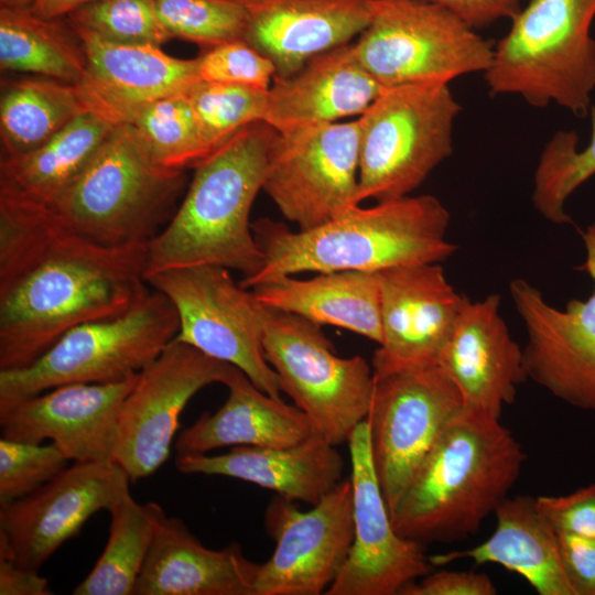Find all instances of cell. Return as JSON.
I'll use <instances>...</instances> for the list:
<instances>
[{
  "label": "cell",
  "instance_id": "52a82bcc",
  "mask_svg": "<svg viewBox=\"0 0 595 595\" xmlns=\"http://www.w3.org/2000/svg\"><path fill=\"white\" fill-rule=\"evenodd\" d=\"M176 311L149 289L125 312L63 334L32 364L0 370V409L67 383H116L136 377L175 338Z\"/></svg>",
  "mask_w": 595,
  "mask_h": 595
},
{
  "label": "cell",
  "instance_id": "d4e9b609",
  "mask_svg": "<svg viewBox=\"0 0 595 595\" xmlns=\"http://www.w3.org/2000/svg\"><path fill=\"white\" fill-rule=\"evenodd\" d=\"M260 565L238 542L209 549L183 520L165 515L133 595H255Z\"/></svg>",
  "mask_w": 595,
  "mask_h": 595
},
{
  "label": "cell",
  "instance_id": "f35d334b",
  "mask_svg": "<svg viewBox=\"0 0 595 595\" xmlns=\"http://www.w3.org/2000/svg\"><path fill=\"white\" fill-rule=\"evenodd\" d=\"M69 461L54 444L0 439V506L23 498L62 473Z\"/></svg>",
  "mask_w": 595,
  "mask_h": 595
},
{
  "label": "cell",
  "instance_id": "d6986e66",
  "mask_svg": "<svg viewBox=\"0 0 595 595\" xmlns=\"http://www.w3.org/2000/svg\"><path fill=\"white\" fill-rule=\"evenodd\" d=\"M382 342L374 376L436 366L466 296L455 291L440 263L378 271Z\"/></svg>",
  "mask_w": 595,
  "mask_h": 595
},
{
  "label": "cell",
  "instance_id": "e575fe53",
  "mask_svg": "<svg viewBox=\"0 0 595 595\" xmlns=\"http://www.w3.org/2000/svg\"><path fill=\"white\" fill-rule=\"evenodd\" d=\"M591 138L586 147H577L574 131H558L545 144L533 177L532 203L547 220L573 223L565 210L567 198L595 174V107L592 106Z\"/></svg>",
  "mask_w": 595,
  "mask_h": 595
},
{
  "label": "cell",
  "instance_id": "603a6c76",
  "mask_svg": "<svg viewBox=\"0 0 595 595\" xmlns=\"http://www.w3.org/2000/svg\"><path fill=\"white\" fill-rule=\"evenodd\" d=\"M385 87L363 66L354 42L320 52L291 75L274 77L262 121L278 132L359 117Z\"/></svg>",
  "mask_w": 595,
  "mask_h": 595
},
{
  "label": "cell",
  "instance_id": "7402d4cb",
  "mask_svg": "<svg viewBox=\"0 0 595 595\" xmlns=\"http://www.w3.org/2000/svg\"><path fill=\"white\" fill-rule=\"evenodd\" d=\"M246 11V42L269 57L275 77L294 73L311 56L358 37L372 0H232ZM274 79V78H273Z\"/></svg>",
  "mask_w": 595,
  "mask_h": 595
},
{
  "label": "cell",
  "instance_id": "8fae6325",
  "mask_svg": "<svg viewBox=\"0 0 595 595\" xmlns=\"http://www.w3.org/2000/svg\"><path fill=\"white\" fill-rule=\"evenodd\" d=\"M164 294L178 318L175 339L240 369L261 391L281 399L282 385L263 350V305L229 269L193 266L147 280Z\"/></svg>",
  "mask_w": 595,
  "mask_h": 595
},
{
  "label": "cell",
  "instance_id": "277c9868",
  "mask_svg": "<svg viewBox=\"0 0 595 595\" xmlns=\"http://www.w3.org/2000/svg\"><path fill=\"white\" fill-rule=\"evenodd\" d=\"M524 461L500 419L463 408L391 513L393 528L421 544L467 538L508 497Z\"/></svg>",
  "mask_w": 595,
  "mask_h": 595
},
{
  "label": "cell",
  "instance_id": "484cf974",
  "mask_svg": "<svg viewBox=\"0 0 595 595\" xmlns=\"http://www.w3.org/2000/svg\"><path fill=\"white\" fill-rule=\"evenodd\" d=\"M75 30L87 57V78L78 86L88 107L107 116L118 108L185 94L201 80L197 58H177L160 46L117 44Z\"/></svg>",
  "mask_w": 595,
  "mask_h": 595
},
{
  "label": "cell",
  "instance_id": "4316f807",
  "mask_svg": "<svg viewBox=\"0 0 595 595\" xmlns=\"http://www.w3.org/2000/svg\"><path fill=\"white\" fill-rule=\"evenodd\" d=\"M225 386L229 394L224 404L214 413H203L180 433L175 442L178 455L225 446H289L315 432L302 410L264 393L240 369Z\"/></svg>",
  "mask_w": 595,
  "mask_h": 595
},
{
  "label": "cell",
  "instance_id": "60d3db41",
  "mask_svg": "<svg viewBox=\"0 0 595 595\" xmlns=\"http://www.w3.org/2000/svg\"><path fill=\"white\" fill-rule=\"evenodd\" d=\"M536 505L555 532L595 539V484L567 495L538 496Z\"/></svg>",
  "mask_w": 595,
  "mask_h": 595
},
{
  "label": "cell",
  "instance_id": "7a4b0ae2",
  "mask_svg": "<svg viewBox=\"0 0 595 595\" xmlns=\"http://www.w3.org/2000/svg\"><path fill=\"white\" fill-rule=\"evenodd\" d=\"M451 215L433 195L404 196L359 205L309 230L260 218L251 224L263 255L261 269L240 284L246 289L301 272H378L440 263L457 250L446 240Z\"/></svg>",
  "mask_w": 595,
  "mask_h": 595
},
{
  "label": "cell",
  "instance_id": "74e56055",
  "mask_svg": "<svg viewBox=\"0 0 595 595\" xmlns=\"http://www.w3.org/2000/svg\"><path fill=\"white\" fill-rule=\"evenodd\" d=\"M66 17L75 28L117 44L162 47L173 39L158 17L155 0H96Z\"/></svg>",
  "mask_w": 595,
  "mask_h": 595
},
{
  "label": "cell",
  "instance_id": "30bf717a",
  "mask_svg": "<svg viewBox=\"0 0 595 595\" xmlns=\"http://www.w3.org/2000/svg\"><path fill=\"white\" fill-rule=\"evenodd\" d=\"M263 305V304H262ZM263 350L282 391L316 433L337 446L367 419L374 371L360 356L335 354L321 325L263 305Z\"/></svg>",
  "mask_w": 595,
  "mask_h": 595
},
{
  "label": "cell",
  "instance_id": "1f68e13d",
  "mask_svg": "<svg viewBox=\"0 0 595 595\" xmlns=\"http://www.w3.org/2000/svg\"><path fill=\"white\" fill-rule=\"evenodd\" d=\"M88 108L78 85L44 76L3 83L1 156L19 155L41 147Z\"/></svg>",
  "mask_w": 595,
  "mask_h": 595
},
{
  "label": "cell",
  "instance_id": "836d02e7",
  "mask_svg": "<svg viewBox=\"0 0 595 595\" xmlns=\"http://www.w3.org/2000/svg\"><path fill=\"white\" fill-rule=\"evenodd\" d=\"M116 122L133 126L162 165L195 167L214 151L205 141L186 93L111 110Z\"/></svg>",
  "mask_w": 595,
  "mask_h": 595
},
{
  "label": "cell",
  "instance_id": "bcb514c9",
  "mask_svg": "<svg viewBox=\"0 0 595 595\" xmlns=\"http://www.w3.org/2000/svg\"><path fill=\"white\" fill-rule=\"evenodd\" d=\"M93 1L96 0H33L31 10L43 18H61Z\"/></svg>",
  "mask_w": 595,
  "mask_h": 595
},
{
  "label": "cell",
  "instance_id": "ba28073f",
  "mask_svg": "<svg viewBox=\"0 0 595 595\" xmlns=\"http://www.w3.org/2000/svg\"><path fill=\"white\" fill-rule=\"evenodd\" d=\"M461 106L447 84L385 87L357 117V203L410 195L453 152Z\"/></svg>",
  "mask_w": 595,
  "mask_h": 595
},
{
  "label": "cell",
  "instance_id": "5b68a950",
  "mask_svg": "<svg viewBox=\"0 0 595 595\" xmlns=\"http://www.w3.org/2000/svg\"><path fill=\"white\" fill-rule=\"evenodd\" d=\"M185 186L184 170L159 163L138 130L120 122L51 206L102 245H148L172 218Z\"/></svg>",
  "mask_w": 595,
  "mask_h": 595
},
{
  "label": "cell",
  "instance_id": "f1b7e54d",
  "mask_svg": "<svg viewBox=\"0 0 595 595\" xmlns=\"http://www.w3.org/2000/svg\"><path fill=\"white\" fill-rule=\"evenodd\" d=\"M263 305L302 316L318 325L342 327L382 342L378 272L344 270L299 280L292 275L252 289Z\"/></svg>",
  "mask_w": 595,
  "mask_h": 595
},
{
  "label": "cell",
  "instance_id": "d590c367",
  "mask_svg": "<svg viewBox=\"0 0 595 595\" xmlns=\"http://www.w3.org/2000/svg\"><path fill=\"white\" fill-rule=\"evenodd\" d=\"M186 95L205 141L215 151L244 127L263 119L268 89L199 80Z\"/></svg>",
  "mask_w": 595,
  "mask_h": 595
},
{
  "label": "cell",
  "instance_id": "8d00e7d4",
  "mask_svg": "<svg viewBox=\"0 0 595 595\" xmlns=\"http://www.w3.org/2000/svg\"><path fill=\"white\" fill-rule=\"evenodd\" d=\"M158 17L173 39L202 50L246 41V11L232 0H155Z\"/></svg>",
  "mask_w": 595,
  "mask_h": 595
},
{
  "label": "cell",
  "instance_id": "7c38bea8",
  "mask_svg": "<svg viewBox=\"0 0 595 595\" xmlns=\"http://www.w3.org/2000/svg\"><path fill=\"white\" fill-rule=\"evenodd\" d=\"M357 119L275 133L262 191L285 219L309 230L358 206Z\"/></svg>",
  "mask_w": 595,
  "mask_h": 595
},
{
  "label": "cell",
  "instance_id": "cb8c5ba5",
  "mask_svg": "<svg viewBox=\"0 0 595 595\" xmlns=\"http://www.w3.org/2000/svg\"><path fill=\"white\" fill-rule=\"evenodd\" d=\"M344 466L336 446L316 432L289 446L241 445L224 454H177L175 458L181 473L237 478L310 505L342 482Z\"/></svg>",
  "mask_w": 595,
  "mask_h": 595
},
{
  "label": "cell",
  "instance_id": "2e32d148",
  "mask_svg": "<svg viewBox=\"0 0 595 595\" xmlns=\"http://www.w3.org/2000/svg\"><path fill=\"white\" fill-rule=\"evenodd\" d=\"M293 502L278 495L268 506L266 524L275 549L260 565L255 595L325 594L348 558L354 540L350 478L309 511Z\"/></svg>",
  "mask_w": 595,
  "mask_h": 595
},
{
  "label": "cell",
  "instance_id": "44dd1931",
  "mask_svg": "<svg viewBox=\"0 0 595 595\" xmlns=\"http://www.w3.org/2000/svg\"><path fill=\"white\" fill-rule=\"evenodd\" d=\"M500 296L466 299L437 365L456 386L463 408L500 419L528 379L523 350L499 313Z\"/></svg>",
  "mask_w": 595,
  "mask_h": 595
},
{
  "label": "cell",
  "instance_id": "3957f363",
  "mask_svg": "<svg viewBox=\"0 0 595 595\" xmlns=\"http://www.w3.org/2000/svg\"><path fill=\"white\" fill-rule=\"evenodd\" d=\"M277 130L252 122L194 169L166 226L148 244L145 279L175 268L217 266L248 278L263 263L249 215L262 190Z\"/></svg>",
  "mask_w": 595,
  "mask_h": 595
},
{
  "label": "cell",
  "instance_id": "e0dca14e",
  "mask_svg": "<svg viewBox=\"0 0 595 595\" xmlns=\"http://www.w3.org/2000/svg\"><path fill=\"white\" fill-rule=\"evenodd\" d=\"M130 482L113 461L67 466L32 494L0 506V556L39 571L93 515L130 493Z\"/></svg>",
  "mask_w": 595,
  "mask_h": 595
},
{
  "label": "cell",
  "instance_id": "b9f144b4",
  "mask_svg": "<svg viewBox=\"0 0 595 595\" xmlns=\"http://www.w3.org/2000/svg\"><path fill=\"white\" fill-rule=\"evenodd\" d=\"M497 588L484 573L437 571L403 586L399 595H495Z\"/></svg>",
  "mask_w": 595,
  "mask_h": 595
},
{
  "label": "cell",
  "instance_id": "83f0119b",
  "mask_svg": "<svg viewBox=\"0 0 595 595\" xmlns=\"http://www.w3.org/2000/svg\"><path fill=\"white\" fill-rule=\"evenodd\" d=\"M497 524L483 543L429 558L432 565L461 559L494 563L522 576L539 595H574L564 574L554 529L542 517L536 498H506L495 510Z\"/></svg>",
  "mask_w": 595,
  "mask_h": 595
},
{
  "label": "cell",
  "instance_id": "d6a6232c",
  "mask_svg": "<svg viewBox=\"0 0 595 595\" xmlns=\"http://www.w3.org/2000/svg\"><path fill=\"white\" fill-rule=\"evenodd\" d=\"M109 513L105 549L89 574L74 588V595H133L156 529L165 516L159 504H140L130 493Z\"/></svg>",
  "mask_w": 595,
  "mask_h": 595
},
{
  "label": "cell",
  "instance_id": "7dc6e473",
  "mask_svg": "<svg viewBox=\"0 0 595 595\" xmlns=\"http://www.w3.org/2000/svg\"><path fill=\"white\" fill-rule=\"evenodd\" d=\"M33 0H0V7L31 9Z\"/></svg>",
  "mask_w": 595,
  "mask_h": 595
},
{
  "label": "cell",
  "instance_id": "9a60e30c",
  "mask_svg": "<svg viewBox=\"0 0 595 595\" xmlns=\"http://www.w3.org/2000/svg\"><path fill=\"white\" fill-rule=\"evenodd\" d=\"M581 237L586 260L580 269L594 282L585 301L571 300L559 310L521 278L510 281L509 292L527 332L528 379L570 405L595 411V225Z\"/></svg>",
  "mask_w": 595,
  "mask_h": 595
},
{
  "label": "cell",
  "instance_id": "ee69618b",
  "mask_svg": "<svg viewBox=\"0 0 595 595\" xmlns=\"http://www.w3.org/2000/svg\"><path fill=\"white\" fill-rule=\"evenodd\" d=\"M442 6L474 29L512 19L527 0H424Z\"/></svg>",
  "mask_w": 595,
  "mask_h": 595
},
{
  "label": "cell",
  "instance_id": "9c48e42d",
  "mask_svg": "<svg viewBox=\"0 0 595 595\" xmlns=\"http://www.w3.org/2000/svg\"><path fill=\"white\" fill-rule=\"evenodd\" d=\"M363 66L382 87L447 84L485 73L494 45L446 8L424 0H372L354 42Z\"/></svg>",
  "mask_w": 595,
  "mask_h": 595
},
{
  "label": "cell",
  "instance_id": "f6af8a7d",
  "mask_svg": "<svg viewBox=\"0 0 595 595\" xmlns=\"http://www.w3.org/2000/svg\"><path fill=\"white\" fill-rule=\"evenodd\" d=\"M47 578L39 571L23 567L0 556V595H51Z\"/></svg>",
  "mask_w": 595,
  "mask_h": 595
},
{
  "label": "cell",
  "instance_id": "6da1fadb",
  "mask_svg": "<svg viewBox=\"0 0 595 595\" xmlns=\"http://www.w3.org/2000/svg\"><path fill=\"white\" fill-rule=\"evenodd\" d=\"M147 247L91 240L0 181V370L23 368L71 328L128 310L148 290Z\"/></svg>",
  "mask_w": 595,
  "mask_h": 595
},
{
  "label": "cell",
  "instance_id": "8992f818",
  "mask_svg": "<svg viewBox=\"0 0 595 595\" xmlns=\"http://www.w3.org/2000/svg\"><path fill=\"white\" fill-rule=\"evenodd\" d=\"M594 17L595 0H528L494 46L484 73L489 93L586 117L595 90Z\"/></svg>",
  "mask_w": 595,
  "mask_h": 595
},
{
  "label": "cell",
  "instance_id": "ffe728a7",
  "mask_svg": "<svg viewBox=\"0 0 595 595\" xmlns=\"http://www.w3.org/2000/svg\"><path fill=\"white\" fill-rule=\"evenodd\" d=\"M137 377L116 383H67L0 409L2 437L50 440L68 461L109 462L121 405Z\"/></svg>",
  "mask_w": 595,
  "mask_h": 595
},
{
  "label": "cell",
  "instance_id": "f546056e",
  "mask_svg": "<svg viewBox=\"0 0 595 595\" xmlns=\"http://www.w3.org/2000/svg\"><path fill=\"white\" fill-rule=\"evenodd\" d=\"M117 125L88 108L41 147L1 156L0 181L51 205L84 172Z\"/></svg>",
  "mask_w": 595,
  "mask_h": 595
},
{
  "label": "cell",
  "instance_id": "5bb4252c",
  "mask_svg": "<svg viewBox=\"0 0 595 595\" xmlns=\"http://www.w3.org/2000/svg\"><path fill=\"white\" fill-rule=\"evenodd\" d=\"M237 369L174 338L138 374L126 397L112 461L131 482L155 473L170 456L181 413L191 398L212 383L226 385Z\"/></svg>",
  "mask_w": 595,
  "mask_h": 595
},
{
  "label": "cell",
  "instance_id": "ac0fdd59",
  "mask_svg": "<svg viewBox=\"0 0 595 595\" xmlns=\"http://www.w3.org/2000/svg\"><path fill=\"white\" fill-rule=\"evenodd\" d=\"M354 502V540L348 558L326 595H399L431 570L422 544L402 538L375 470L370 429L363 421L348 440Z\"/></svg>",
  "mask_w": 595,
  "mask_h": 595
},
{
  "label": "cell",
  "instance_id": "ab89813d",
  "mask_svg": "<svg viewBox=\"0 0 595 595\" xmlns=\"http://www.w3.org/2000/svg\"><path fill=\"white\" fill-rule=\"evenodd\" d=\"M201 80L269 89L277 74L273 62L246 41L203 50L197 57Z\"/></svg>",
  "mask_w": 595,
  "mask_h": 595
},
{
  "label": "cell",
  "instance_id": "4fadbf2b",
  "mask_svg": "<svg viewBox=\"0 0 595 595\" xmlns=\"http://www.w3.org/2000/svg\"><path fill=\"white\" fill-rule=\"evenodd\" d=\"M374 380L366 420L375 470L391 516L463 401L439 365L374 376Z\"/></svg>",
  "mask_w": 595,
  "mask_h": 595
},
{
  "label": "cell",
  "instance_id": "4dcf8cb0",
  "mask_svg": "<svg viewBox=\"0 0 595 595\" xmlns=\"http://www.w3.org/2000/svg\"><path fill=\"white\" fill-rule=\"evenodd\" d=\"M0 68L82 85L87 78L83 41L67 17L0 7Z\"/></svg>",
  "mask_w": 595,
  "mask_h": 595
},
{
  "label": "cell",
  "instance_id": "7bdbcfd3",
  "mask_svg": "<svg viewBox=\"0 0 595 595\" xmlns=\"http://www.w3.org/2000/svg\"><path fill=\"white\" fill-rule=\"evenodd\" d=\"M561 564L574 595H595V539L556 532Z\"/></svg>",
  "mask_w": 595,
  "mask_h": 595
}]
</instances>
